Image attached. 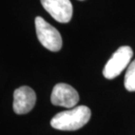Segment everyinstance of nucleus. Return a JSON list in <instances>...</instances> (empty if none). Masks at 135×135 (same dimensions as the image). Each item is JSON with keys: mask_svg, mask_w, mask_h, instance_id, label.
<instances>
[{"mask_svg": "<svg viewBox=\"0 0 135 135\" xmlns=\"http://www.w3.org/2000/svg\"><path fill=\"white\" fill-rule=\"evenodd\" d=\"M91 112L85 105H79L70 110L60 112L51 120V126L57 130L76 131L86 125L91 119Z\"/></svg>", "mask_w": 135, "mask_h": 135, "instance_id": "f257e3e1", "label": "nucleus"}, {"mask_svg": "<svg viewBox=\"0 0 135 135\" xmlns=\"http://www.w3.org/2000/svg\"><path fill=\"white\" fill-rule=\"evenodd\" d=\"M36 33L44 47L51 51H59L62 47V38L59 31L41 17L35 18Z\"/></svg>", "mask_w": 135, "mask_h": 135, "instance_id": "f03ea898", "label": "nucleus"}, {"mask_svg": "<svg viewBox=\"0 0 135 135\" xmlns=\"http://www.w3.org/2000/svg\"><path fill=\"white\" fill-rule=\"evenodd\" d=\"M133 51L127 45L119 47L114 52L103 69V75L107 79H113L122 73L133 58Z\"/></svg>", "mask_w": 135, "mask_h": 135, "instance_id": "7ed1b4c3", "label": "nucleus"}, {"mask_svg": "<svg viewBox=\"0 0 135 135\" xmlns=\"http://www.w3.org/2000/svg\"><path fill=\"white\" fill-rule=\"evenodd\" d=\"M79 101V95L73 86L65 83H59L53 87L51 102L54 105L65 108H73Z\"/></svg>", "mask_w": 135, "mask_h": 135, "instance_id": "20e7f679", "label": "nucleus"}, {"mask_svg": "<svg viewBox=\"0 0 135 135\" xmlns=\"http://www.w3.org/2000/svg\"><path fill=\"white\" fill-rule=\"evenodd\" d=\"M44 9L59 23H68L73 17V4L70 0H40Z\"/></svg>", "mask_w": 135, "mask_h": 135, "instance_id": "39448f33", "label": "nucleus"}, {"mask_svg": "<svg viewBox=\"0 0 135 135\" xmlns=\"http://www.w3.org/2000/svg\"><path fill=\"white\" fill-rule=\"evenodd\" d=\"M36 93L26 85L16 89L13 94V110L17 114H25L32 110L36 104Z\"/></svg>", "mask_w": 135, "mask_h": 135, "instance_id": "423d86ee", "label": "nucleus"}, {"mask_svg": "<svg viewBox=\"0 0 135 135\" xmlns=\"http://www.w3.org/2000/svg\"><path fill=\"white\" fill-rule=\"evenodd\" d=\"M124 85L127 91H135V59L128 65L125 75Z\"/></svg>", "mask_w": 135, "mask_h": 135, "instance_id": "0eeeda50", "label": "nucleus"}, {"mask_svg": "<svg viewBox=\"0 0 135 135\" xmlns=\"http://www.w3.org/2000/svg\"><path fill=\"white\" fill-rule=\"evenodd\" d=\"M80 1H83V0H80Z\"/></svg>", "mask_w": 135, "mask_h": 135, "instance_id": "6e6552de", "label": "nucleus"}]
</instances>
